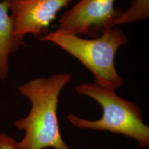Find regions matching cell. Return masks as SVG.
Masks as SVG:
<instances>
[{"mask_svg": "<svg viewBox=\"0 0 149 149\" xmlns=\"http://www.w3.org/2000/svg\"><path fill=\"white\" fill-rule=\"evenodd\" d=\"M71 77L70 74H58L19 87L20 93L30 100L32 107L26 117L15 123L19 130L25 131L21 141H16V149H71L61 135L57 108L60 92Z\"/></svg>", "mask_w": 149, "mask_h": 149, "instance_id": "6da1fadb", "label": "cell"}, {"mask_svg": "<svg viewBox=\"0 0 149 149\" xmlns=\"http://www.w3.org/2000/svg\"><path fill=\"white\" fill-rule=\"evenodd\" d=\"M40 40L58 45L78 59L92 72L96 84L115 91L123 85L115 66L118 49L128 42L122 31L108 28L100 37L87 39L56 30L44 36Z\"/></svg>", "mask_w": 149, "mask_h": 149, "instance_id": "7a4b0ae2", "label": "cell"}, {"mask_svg": "<svg viewBox=\"0 0 149 149\" xmlns=\"http://www.w3.org/2000/svg\"><path fill=\"white\" fill-rule=\"evenodd\" d=\"M76 90L95 100L101 106L103 114L98 120H88L70 113L67 118L72 125L83 129L122 134L135 140L141 148L149 147V127L143 122L141 110L136 103L123 99L115 90L96 83L79 85Z\"/></svg>", "mask_w": 149, "mask_h": 149, "instance_id": "3957f363", "label": "cell"}, {"mask_svg": "<svg viewBox=\"0 0 149 149\" xmlns=\"http://www.w3.org/2000/svg\"><path fill=\"white\" fill-rule=\"evenodd\" d=\"M115 1L80 0L61 16L57 31L78 36L113 27L119 15L114 8Z\"/></svg>", "mask_w": 149, "mask_h": 149, "instance_id": "277c9868", "label": "cell"}, {"mask_svg": "<svg viewBox=\"0 0 149 149\" xmlns=\"http://www.w3.org/2000/svg\"><path fill=\"white\" fill-rule=\"evenodd\" d=\"M6 1L15 33L23 38L28 33L38 36L43 33L68 3L64 0Z\"/></svg>", "mask_w": 149, "mask_h": 149, "instance_id": "5b68a950", "label": "cell"}, {"mask_svg": "<svg viewBox=\"0 0 149 149\" xmlns=\"http://www.w3.org/2000/svg\"><path fill=\"white\" fill-rule=\"evenodd\" d=\"M6 0L0 2V78L5 80L10 54L24 44L23 39L14 32L13 22L8 14Z\"/></svg>", "mask_w": 149, "mask_h": 149, "instance_id": "8992f818", "label": "cell"}, {"mask_svg": "<svg viewBox=\"0 0 149 149\" xmlns=\"http://www.w3.org/2000/svg\"><path fill=\"white\" fill-rule=\"evenodd\" d=\"M149 15V0H132L130 7L119 13L113 22V26L123 25L146 19Z\"/></svg>", "mask_w": 149, "mask_h": 149, "instance_id": "52a82bcc", "label": "cell"}, {"mask_svg": "<svg viewBox=\"0 0 149 149\" xmlns=\"http://www.w3.org/2000/svg\"><path fill=\"white\" fill-rule=\"evenodd\" d=\"M16 141L6 134L0 133V149H16Z\"/></svg>", "mask_w": 149, "mask_h": 149, "instance_id": "ba28073f", "label": "cell"}, {"mask_svg": "<svg viewBox=\"0 0 149 149\" xmlns=\"http://www.w3.org/2000/svg\"><path fill=\"white\" fill-rule=\"evenodd\" d=\"M64 1H67V2H69V1L70 0H64Z\"/></svg>", "mask_w": 149, "mask_h": 149, "instance_id": "9c48e42d", "label": "cell"}]
</instances>
